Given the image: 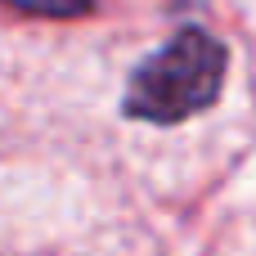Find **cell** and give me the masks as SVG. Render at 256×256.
<instances>
[{
    "mask_svg": "<svg viewBox=\"0 0 256 256\" xmlns=\"http://www.w3.org/2000/svg\"><path fill=\"white\" fill-rule=\"evenodd\" d=\"M230 45L202 27L180 22L162 45H153L122 90V117L144 130H176L194 117H202L230 81Z\"/></svg>",
    "mask_w": 256,
    "mask_h": 256,
    "instance_id": "obj_1",
    "label": "cell"
}]
</instances>
